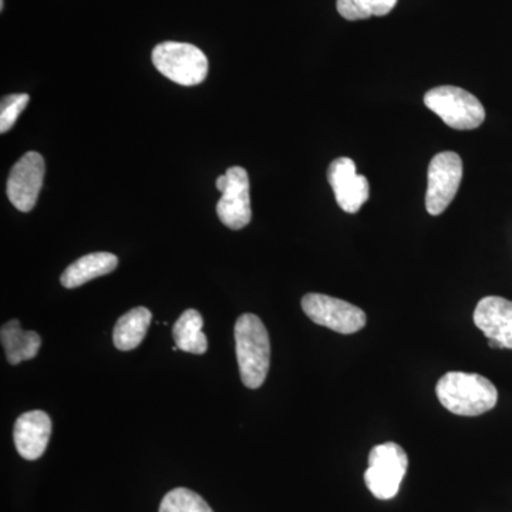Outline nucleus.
<instances>
[{
    "label": "nucleus",
    "mask_w": 512,
    "mask_h": 512,
    "mask_svg": "<svg viewBox=\"0 0 512 512\" xmlns=\"http://www.w3.org/2000/svg\"><path fill=\"white\" fill-rule=\"evenodd\" d=\"M0 340L5 348L6 359L13 366L36 357L42 346L40 336L33 330H23L18 319L9 320L2 326Z\"/></svg>",
    "instance_id": "obj_14"
},
{
    "label": "nucleus",
    "mask_w": 512,
    "mask_h": 512,
    "mask_svg": "<svg viewBox=\"0 0 512 512\" xmlns=\"http://www.w3.org/2000/svg\"><path fill=\"white\" fill-rule=\"evenodd\" d=\"M407 467L409 458L399 444L384 443L373 447L365 473V483L370 493L379 500H392L399 493Z\"/></svg>",
    "instance_id": "obj_5"
},
{
    "label": "nucleus",
    "mask_w": 512,
    "mask_h": 512,
    "mask_svg": "<svg viewBox=\"0 0 512 512\" xmlns=\"http://www.w3.org/2000/svg\"><path fill=\"white\" fill-rule=\"evenodd\" d=\"M436 393L448 412L457 416H481L498 402L497 387L476 373L448 372L437 383Z\"/></svg>",
    "instance_id": "obj_1"
},
{
    "label": "nucleus",
    "mask_w": 512,
    "mask_h": 512,
    "mask_svg": "<svg viewBox=\"0 0 512 512\" xmlns=\"http://www.w3.org/2000/svg\"><path fill=\"white\" fill-rule=\"evenodd\" d=\"M119 265V258L110 252H94L84 255L64 269L60 282L64 288H79L93 279L109 275Z\"/></svg>",
    "instance_id": "obj_13"
},
{
    "label": "nucleus",
    "mask_w": 512,
    "mask_h": 512,
    "mask_svg": "<svg viewBox=\"0 0 512 512\" xmlns=\"http://www.w3.org/2000/svg\"><path fill=\"white\" fill-rule=\"evenodd\" d=\"M45 178V160L36 151H29L13 165L9 174L8 197L20 212L35 208Z\"/></svg>",
    "instance_id": "obj_9"
},
{
    "label": "nucleus",
    "mask_w": 512,
    "mask_h": 512,
    "mask_svg": "<svg viewBox=\"0 0 512 512\" xmlns=\"http://www.w3.org/2000/svg\"><path fill=\"white\" fill-rule=\"evenodd\" d=\"M302 309L316 325L342 335H352L366 326V313L352 303L322 293L303 296Z\"/></svg>",
    "instance_id": "obj_6"
},
{
    "label": "nucleus",
    "mask_w": 512,
    "mask_h": 512,
    "mask_svg": "<svg viewBox=\"0 0 512 512\" xmlns=\"http://www.w3.org/2000/svg\"><path fill=\"white\" fill-rule=\"evenodd\" d=\"M424 104L448 127L456 130H474L485 120V110L480 100L460 87H434L424 96Z\"/></svg>",
    "instance_id": "obj_4"
},
{
    "label": "nucleus",
    "mask_w": 512,
    "mask_h": 512,
    "mask_svg": "<svg viewBox=\"0 0 512 512\" xmlns=\"http://www.w3.org/2000/svg\"><path fill=\"white\" fill-rule=\"evenodd\" d=\"M158 512H214L200 494L188 488H174L165 494Z\"/></svg>",
    "instance_id": "obj_18"
},
{
    "label": "nucleus",
    "mask_w": 512,
    "mask_h": 512,
    "mask_svg": "<svg viewBox=\"0 0 512 512\" xmlns=\"http://www.w3.org/2000/svg\"><path fill=\"white\" fill-rule=\"evenodd\" d=\"M397 5V0H338L336 8L346 20H363L372 16H386Z\"/></svg>",
    "instance_id": "obj_17"
},
{
    "label": "nucleus",
    "mask_w": 512,
    "mask_h": 512,
    "mask_svg": "<svg viewBox=\"0 0 512 512\" xmlns=\"http://www.w3.org/2000/svg\"><path fill=\"white\" fill-rule=\"evenodd\" d=\"M29 100V94L26 93L10 94V96L3 97L2 106H0V133H8L10 128L15 126L20 113L28 106Z\"/></svg>",
    "instance_id": "obj_19"
},
{
    "label": "nucleus",
    "mask_w": 512,
    "mask_h": 512,
    "mask_svg": "<svg viewBox=\"0 0 512 512\" xmlns=\"http://www.w3.org/2000/svg\"><path fill=\"white\" fill-rule=\"evenodd\" d=\"M217 190L221 200L217 204L218 218L229 229L247 227L252 218L249 177L242 167L228 168L227 173L217 178Z\"/></svg>",
    "instance_id": "obj_8"
},
{
    "label": "nucleus",
    "mask_w": 512,
    "mask_h": 512,
    "mask_svg": "<svg viewBox=\"0 0 512 512\" xmlns=\"http://www.w3.org/2000/svg\"><path fill=\"white\" fill-rule=\"evenodd\" d=\"M151 320H153V313L144 306H138V308L124 313L114 326V346L121 352L138 348L143 339L146 338Z\"/></svg>",
    "instance_id": "obj_15"
},
{
    "label": "nucleus",
    "mask_w": 512,
    "mask_h": 512,
    "mask_svg": "<svg viewBox=\"0 0 512 512\" xmlns=\"http://www.w3.org/2000/svg\"><path fill=\"white\" fill-rule=\"evenodd\" d=\"M52 436V420L42 410L23 413L16 420L13 440L16 450L25 460L33 461L43 456Z\"/></svg>",
    "instance_id": "obj_12"
},
{
    "label": "nucleus",
    "mask_w": 512,
    "mask_h": 512,
    "mask_svg": "<svg viewBox=\"0 0 512 512\" xmlns=\"http://www.w3.org/2000/svg\"><path fill=\"white\" fill-rule=\"evenodd\" d=\"M5 9V0H0V10Z\"/></svg>",
    "instance_id": "obj_20"
},
{
    "label": "nucleus",
    "mask_w": 512,
    "mask_h": 512,
    "mask_svg": "<svg viewBox=\"0 0 512 512\" xmlns=\"http://www.w3.org/2000/svg\"><path fill=\"white\" fill-rule=\"evenodd\" d=\"M201 313L195 309H187L175 322L173 336L175 346L192 355H204L208 349L207 336L202 332Z\"/></svg>",
    "instance_id": "obj_16"
},
{
    "label": "nucleus",
    "mask_w": 512,
    "mask_h": 512,
    "mask_svg": "<svg viewBox=\"0 0 512 512\" xmlns=\"http://www.w3.org/2000/svg\"><path fill=\"white\" fill-rule=\"evenodd\" d=\"M474 323L488 340L512 350V302L500 296H487L478 302Z\"/></svg>",
    "instance_id": "obj_11"
},
{
    "label": "nucleus",
    "mask_w": 512,
    "mask_h": 512,
    "mask_svg": "<svg viewBox=\"0 0 512 512\" xmlns=\"http://www.w3.org/2000/svg\"><path fill=\"white\" fill-rule=\"evenodd\" d=\"M151 60L158 72L181 86H197L208 74L207 56L190 43H160L154 47Z\"/></svg>",
    "instance_id": "obj_3"
},
{
    "label": "nucleus",
    "mask_w": 512,
    "mask_h": 512,
    "mask_svg": "<svg viewBox=\"0 0 512 512\" xmlns=\"http://www.w3.org/2000/svg\"><path fill=\"white\" fill-rule=\"evenodd\" d=\"M235 345L239 375L248 389L264 384L271 363V343L262 320L252 313L239 316L235 323Z\"/></svg>",
    "instance_id": "obj_2"
},
{
    "label": "nucleus",
    "mask_w": 512,
    "mask_h": 512,
    "mask_svg": "<svg viewBox=\"0 0 512 512\" xmlns=\"http://www.w3.org/2000/svg\"><path fill=\"white\" fill-rule=\"evenodd\" d=\"M463 180V160L453 151H444L431 160L427 173L426 210L440 215L456 197Z\"/></svg>",
    "instance_id": "obj_7"
},
{
    "label": "nucleus",
    "mask_w": 512,
    "mask_h": 512,
    "mask_svg": "<svg viewBox=\"0 0 512 512\" xmlns=\"http://www.w3.org/2000/svg\"><path fill=\"white\" fill-rule=\"evenodd\" d=\"M328 180L336 202L348 214H356L369 200L370 185L365 175L357 174L352 158H336L329 165Z\"/></svg>",
    "instance_id": "obj_10"
}]
</instances>
